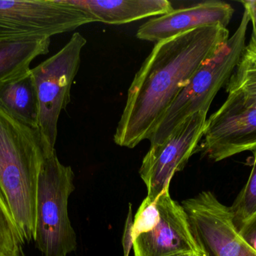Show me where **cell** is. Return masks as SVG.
<instances>
[{"mask_svg": "<svg viewBox=\"0 0 256 256\" xmlns=\"http://www.w3.org/2000/svg\"><path fill=\"white\" fill-rule=\"evenodd\" d=\"M228 39L227 27L216 24L155 44L128 89L114 142L132 149L148 140L197 69Z\"/></svg>", "mask_w": 256, "mask_h": 256, "instance_id": "obj_1", "label": "cell"}, {"mask_svg": "<svg viewBox=\"0 0 256 256\" xmlns=\"http://www.w3.org/2000/svg\"><path fill=\"white\" fill-rule=\"evenodd\" d=\"M52 147L0 105V208L22 245L34 240L38 182Z\"/></svg>", "mask_w": 256, "mask_h": 256, "instance_id": "obj_2", "label": "cell"}, {"mask_svg": "<svg viewBox=\"0 0 256 256\" xmlns=\"http://www.w3.org/2000/svg\"><path fill=\"white\" fill-rule=\"evenodd\" d=\"M244 9L240 24L233 36L197 69L162 116L149 138L150 146L165 141L190 116L200 111L208 112L215 96L228 83L246 46L250 16L246 7L244 6Z\"/></svg>", "mask_w": 256, "mask_h": 256, "instance_id": "obj_3", "label": "cell"}, {"mask_svg": "<svg viewBox=\"0 0 256 256\" xmlns=\"http://www.w3.org/2000/svg\"><path fill=\"white\" fill-rule=\"evenodd\" d=\"M74 174L63 165L55 149L46 153L38 182L34 241L42 256H66L78 243L68 215Z\"/></svg>", "mask_w": 256, "mask_h": 256, "instance_id": "obj_4", "label": "cell"}, {"mask_svg": "<svg viewBox=\"0 0 256 256\" xmlns=\"http://www.w3.org/2000/svg\"><path fill=\"white\" fill-rule=\"evenodd\" d=\"M86 42L82 35L75 33L56 54L31 69L38 101L37 130L52 148L56 142L60 114L70 102V90Z\"/></svg>", "mask_w": 256, "mask_h": 256, "instance_id": "obj_5", "label": "cell"}, {"mask_svg": "<svg viewBox=\"0 0 256 256\" xmlns=\"http://www.w3.org/2000/svg\"><path fill=\"white\" fill-rule=\"evenodd\" d=\"M97 20L66 0H0V41L45 39Z\"/></svg>", "mask_w": 256, "mask_h": 256, "instance_id": "obj_6", "label": "cell"}, {"mask_svg": "<svg viewBox=\"0 0 256 256\" xmlns=\"http://www.w3.org/2000/svg\"><path fill=\"white\" fill-rule=\"evenodd\" d=\"M208 113L200 111L180 123L170 136L159 144L152 145L143 158L140 175L147 187L148 203H153L176 173L184 169L190 158L198 150L202 139Z\"/></svg>", "mask_w": 256, "mask_h": 256, "instance_id": "obj_7", "label": "cell"}, {"mask_svg": "<svg viewBox=\"0 0 256 256\" xmlns=\"http://www.w3.org/2000/svg\"><path fill=\"white\" fill-rule=\"evenodd\" d=\"M194 236L206 256H256L234 222L230 207L203 191L182 201Z\"/></svg>", "mask_w": 256, "mask_h": 256, "instance_id": "obj_8", "label": "cell"}, {"mask_svg": "<svg viewBox=\"0 0 256 256\" xmlns=\"http://www.w3.org/2000/svg\"><path fill=\"white\" fill-rule=\"evenodd\" d=\"M167 186L154 202L156 211L132 241L135 256H206L182 204Z\"/></svg>", "mask_w": 256, "mask_h": 256, "instance_id": "obj_9", "label": "cell"}, {"mask_svg": "<svg viewBox=\"0 0 256 256\" xmlns=\"http://www.w3.org/2000/svg\"><path fill=\"white\" fill-rule=\"evenodd\" d=\"M198 150L214 162L256 150V107L228 96L206 121Z\"/></svg>", "mask_w": 256, "mask_h": 256, "instance_id": "obj_10", "label": "cell"}, {"mask_svg": "<svg viewBox=\"0 0 256 256\" xmlns=\"http://www.w3.org/2000/svg\"><path fill=\"white\" fill-rule=\"evenodd\" d=\"M234 12L231 5L221 1L202 2L173 9L146 21L138 28L136 38L156 44L201 27L216 24L227 27Z\"/></svg>", "mask_w": 256, "mask_h": 256, "instance_id": "obj_11", "label": "cell"}, {"mask_svg": "<svg viewBox=\"0 0 256 256\" xmlns=\"http://www.w3.org/2000/svg\"><path fill=\"white\" fill-rule=\"evenodd\" d=\"M90 12L97 22L112 25L128 24L160 16L172 11L167 0H66Z\"/></svg>", "mask_w": 256, "mask_h": 256, "instance_id": "obj_12", "label": "cell"}, {"mask_svg": "<svg viewBox=\"0 0 256 256\" xmlns=\"http://www.w3.org/2000/svg\"><path fill=\"white\" fill-rule=\"evenodd\" d=\"M0 105L14 118L37 129L38 101L31 69L0 85Z\"/></svg>", "mask_w": 256, "mask_h": 256, "instance_id": "obj_13", "label": "cell"}, {"mask_svg": "<svg viewBox=\"0 0 256 256\" xmlns=\"http://www.w3.org/2000/svg\"><path fill=\"white\" fill-rule=\"evenodd\" d=\"M50 39L0 41V85L30 70L39 56L49 53Z\"/></svg>", "mask_w": 256, "mask_h": 256, "instance_id": "obj_14", "label": "cell"}, {"mask_svg": "<svg viewBox=\"0 0 256 256\" xmlns=\"http://www.w3.org/2000/svg\"><path fill=\"white\" fill-rule=\"evenodd\" d=\"M228 96H234L244 103L256 107V34L252 30L240 60L226 85Z\"/></svg>", "mask_w": 256, "mask_h": 256, "instance_id": "obj_15", "label": "cell"}, {"mask_svg": "<svg viewBox=\"0 0 256 256\" xmlns=\"http://www.w3.org/2000/svg\"><path fill=\"white\" fill-rule=\"evenodd\" d=\"M252 153L254 164L249 179L230 207L238 231L256 217V150Z\"/></svg>", "mask_w": 256, "mask_h": 256, "instance_id": "obj_16", "label": "cell"}, {"mask_svg": "<svg viewBox=\"0 0 256 256\" xmlns=\"http://www.w3.org/2000/svg\"><path fill=\"white\" fill-rule=\"evenodd\" d=\"M22 248L18 231L0 208V256H18Z\"/></svg>", "mask_w": 256, "mask_h": 256, "instance_id": "obj_17", "label": "cell"}, {"mask_svg": "<svg viewBox=\"0 0 256 256\" xmlns=\"http://www.w3.org/2000/svg\"><path fill=\"white\" fill-rule=\"evenodd\" d=\"M134 218L132 214V209L131 204H129L128 217L124 226V234L122 237L123 252L124 256H129L132 247V231L134 226Z\"/></svg>", "mask_w": 256, "mask_h": 256, "instance_id": "obj_18", "label": "cell"}, {"mask_svg": "<svg viewBox=\"0 0 256 256\" xmlns=\"http://www.w3.org/2000/svg\"><path fill=\"white\" fill-rule=\"evenodd\" d=\"M239 231L245 240L256 251V217Z\"/></svg>", "mask_w": 256, "mask_h": 256, "instance_id": "obj_19", "label": "cell"}, {"mask_svg": "<svg viewBox=\"0 0 256 256\" xmlns=\"http://www.w3.org/2000/svg\"><path fill=\"white\" fill-rule=\"evenodd\" d=\"M242 3L249 11L252 30L255 31L256 34V1H243Z\"/></svg>", "mask_w": 256, "mask_h": 256, "instance_id": "obj_20", "label": "cell"}, {"mask_svg": "<svg viewBox=\"0 0 256 256\" xmlns=\"http://www.w3.org/2000/svg\"><path fill=\"white\" fill-rule=\"evenodd\" d=\"M18 256H26L25 253H24V249H21L20 250L19 253H18Z\"/></svg>", "mask_w": 256, "mask_h": 256, "instance_id": "obj_21", "label": "cell"}]
</instances>
